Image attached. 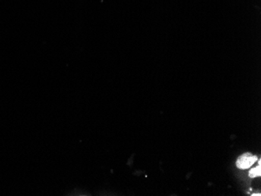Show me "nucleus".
Instances as JSON below:
<instances>
[{
	"mask_svg": "<svg viewBox=\"0 0 261 196\" xmlns=\"http://www.w3.org/2000/svg\"><path fill=\"white\" fill-rule=\"evenodd\" d=\"M257 160V157L253 156L251 153H247L240 156L238 160L236 162L237 167L241 170H246L250 168Z\"/></svg>",
	"mask_w": 261,
	"mask_h": 196,
	"instance_id": "f257e3e1",
	"label": "nucleus"
},
{
	"mask_svg": "<svg viewBox=\"0 0 261 196\" xmlns=\"http://www.w3.org/2000/svg\"><path fill=\"white\" fill-rule=\"evenodd\" d=\"M249 175H250V177L251 178H256V177L260 176V175H261L260 164H259V166H256V167L253 168V169L250 170V173H249Z\"/></svg>",
	"mask_w": 261,
	"mask_h": 196,
	"instance_id": "f03ea898",
	"label": "nucleus"
}]
</instances>
